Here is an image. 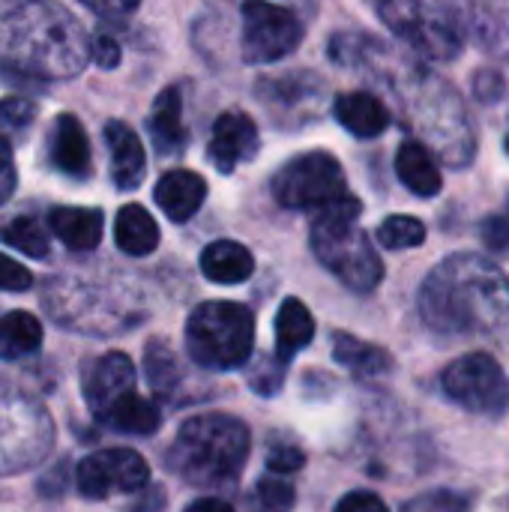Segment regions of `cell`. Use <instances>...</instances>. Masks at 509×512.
Masks as SVG:
<instances>
[{"label":"cell","mask_w":509,"mask_h":512,"mask_svg":"<svg viewBox=\"0 0 509 512\" xmlns=\"http://www.w3.org/2000/svg\"><path fill=\"white\" fill-rule=\"evenodd\" d=\"M420 315L441 336L492 333L509 321V279L480 255H450L426 276Z\"/></svg>","instance_id":"6da1fadb"},{"label":"cell","mask_w":509,"mask_h":512,"mask_svg":"<svg viewBox=\"0 0 509 512\" xmlns=\"http://www.w3.org/2000/svg\"><path fill=\"white\" fill-rule=\"evenodd\" d=\"M90 57L81 24L54 0H0V69L72 78Z\"/></svg>","instance_id":"7a4b0ae2"},{"label":"cell","mask_w":509,"mask_h":512,"mask_svg":"<svg viewBox=\"0 0 509 512\" xmlns=\"http://www.w3.org/2000/svg\"><path fill=\"white\" fill-rule=\"evenodd\" d=\"M249 429L231 414H201L183 423L168 465L192 486H222L249 456Z\"/></svg>","instance_id":"3957f363"},{"label":"cell","mask_w":509,"mask_h":512,"mask_svg":"<svg viewBox=\"0 0 509 512\" xmlns=\"http://www.w3.org/2000/svg\"><path fill=\"white\" fill-rule=\"evenodd\" d=\"M357 216L360 201L351 195H342L321 207L312 225V252L351 291L369 294L381 285L384 264L366 231L357 228Z\"/></svg>","instance_id":"277c9868"},{"label":"cell","mask_w":509,"mask_h":512,"mask_svg":"<svg viewBox=\"0 0 509 512\" xmlns=\"http://www.w3.org/2000/svg\"><path fill=\"white\" fill-rule=\"evenodd\" d=\"M255 345V318L246 306L213 300L201 303L186 324L189 357L204 369H237Z\"/></svg>","instance_id":"5b68a950"},{"label":"cell","mask_w":509,"mask_h":512,"mask_svg":"<svg viewBox=\"0 0 509 512\" xmlns=\"http://www.w3.org/2000/svg\"><path fill=\"white\" fill-rule=\"evenodd\" d=\"M273 195L282 207L294 210H321L330 201L348 195L345 171L336 156L312 150L285 162L273 177Z\"/></svg>","instance_id":"8992f818"},{"label":"cell","mask_w":509,"mask_h":512,"mask_svg":"<svg viewBox=\"0 0 509 512\" xmlns=\"http://www.w3.org/2000/svg\"><path fill=\"white\" fill-rule=\"evenodd\" d=\"M444 393L465 411L498 417L509 408V378L489 354H465L441 375Z\"/></svg>","instance_id":"52a82bcc"},{"label":"cell","mask_w":509,"mask_h":512,"mask_svg":"<svg viewBox=\"0 0 509 512\" xmlns=\"http://www.w3.org/2000/svg\"><path fill=\"white\" fill-rule=\"evenodd\" d=\"M303 39V24L285 6L270 0L243 3V60L276 63L291 54Z\"/></svg>","instance_id":"ba28073f"},{"label":"cell","mask_w":509,"mask_h":512,"mask_svg":"<svg viewBox=\"0 0 509 512\" xmlns=\"http://www.w3.org/2000/svg\"><path fill=\"white\" fill-rule=\"evenodd\" d=\"M147 480H150L147 462L141 459V453L126 450V447L90 453L87 459L78 462V471H75L78 492L90 501H102L120 492L135 495L147 486Z\"/></svg>","instance_id":"9c48e42d"},{"label":"cell","mask_w":509,"mask_h":512,"mask_svg":"<svg viewBox=\"0 0 509 512\" xmlns=\"http://www.w3.org/2000/svg\"><path fill=\"white\" fill-rule=\"evenodd\" d=\"M378 15L396 36L414 42L432 57H450L459 51L456 27L444 15L426 9L420 0H381Z\"/></svg>","instance_id":"30bf717a"},{"label":"cell","mask_w":509,"mask_h":512,"mask_svg":"<svg viewBox=\"0 0 509 512\" xmlns=\"http://www.w3.org/2000/svg\"><path fill=\"white\" fill-rule=\"evenodd\" d=\"M135 387V366L126 354L111 351L102 357H93L84 363L81 372V393L87 408L102 417L114 402H120L126 393H132Z\"/></svg>","instance_id":"8fae6325"},{"label":"cell","mask_w":509,"mask_h":512,"mask_svg":"<svg viewBox=\"0 0 509 512\" xmlns=\"http://www.w3.org/2000/svg\"><path fill=\"white\" fill-rule=\"evenodd\" d=\"M258 147H261V135L255 120L243 111H225L213 123L207 153L222 174H231L240 162H249L258 153Z\"/></svg>","instance_id":"7c38bea8"},{"label":"cell","mask_w":509,"mask_h":512,"mask_svg":"<svg viewBox=\"0 0 509 512\" xmlns=\"http://www.w3.org/2000/svg\"><path fill=\"white\" fill-rule=\"evenodd\" d=\"M105 144H108V156H111L114 186L123 189V192H132L144 180V147H141V138L123 120H111L105 126Z\"/></svg>","instance_id":"4fadbf2b"},{"label":"cell","mask_w":509,"mask_h":512,"mask_svg":"<svg viewBox=\"0 0 509 512\" xmlns=\"http://www.w3.org/2000/svg\"><path fill=\"white\" fill-rule=\"evenodd\" d=\"M51 162L66 177L90 174V138L75 114H60L51 132Z\"/></svg>","instance_id":"5bb4252c"},{"label":"cell","mask_w":509,"mask_h":512,"mask_svg":"<svg viewBox=\"0 0 509 512\" xmlns=\"http://www.w3.org/2000/svg\"><path fill=\"white\" fill-rule=\"evenodd\" d=\"M207 198V183L195 171H168L156 183V204L171 222L192 219Z\"/></svg>","instance_id":"9a60e30c"},{"label":"cell","mask_w":509,"mask_h":512,"mask_svg":"<svg viewBox=\"0 0 509 512\" xmlns=\"http://www.w3.org/2000/svg\"><path fill=\"white\" fill-rule=\"evenodd\" d=\"M333 111H336V120L357 138H375L390 126L387 105L372 93H342Z\"/></svg>","instance_id":"2e32d148"},{"label":"cell","mask_w":509,"mask_h":512,"mask_svg":"<svg viewBox=\"0 0 509 512\" xmlns=\"http://www.w3.org/2000/svg\"><path fill=\"white\" fill-rule=\"evenodd\" d=\"M48 225L54 237L75 252L96 249L102 240V213L93 207H54L48 213Z\"/></svg>","instance_id":"e0dca14e"},{"label":"cell","mask_w":509,"mask_h":512,"mask_svg":"<svg viewBox=\"0 0 509 512\" xmlns=\"http://www.w3.org/2000/svg\"><path fill=\"white\" fill-rule=\"evenodd\" d=\"M150 138L159 156L183 150L186 129H183V99L177 87H168L156 96L153 111H150Z\"/></svg>","instance_id":"ac0fdd59"},{"label":"cell","mask_w":509,"mask_h":512,"mask_svg":"<svg viewBox=\"0 0 509 512\" xmlns=\"http://www.w3.org/2000/svg\"><path fill=\"white\" fill-rule=\"evenodd\" d=\"M201 270L210 282L240 285L252 276L255 258L246 246H240L234 240H216L201 252Z\"/></svg>","instance_id":"d6986e66"},{"label":"cell","mask_w":509,"mask_h":512,"mask_svg":"<svg viewBox=\"0 0 509 512\" xmlns=\"http://www.w3.org/2000/svg\"><path fill=\"white\" fill-rule=\"evenodd\" d=\"M396 174L399 180L420 198H435L441 192V171L432 153L420 141H405L396 153Z\"/></svg>","instance_id":"ffe728a7"},{"label":"cell","mask_w":509,"mask_h":512,"mask_svg":"<svg viewBox=\"0 0 509 512\" xmlns=\"http://www.w3.org/2000/svg\"><path fill=\"white\" fill-rule=\"evenodd\" d=\"M315 336V318L312 312L306 309L303 300L297 297H288L282 306H279V315H276V354L279 360H291L297 351H303Z\"/></svg>","instance_id":"44dd1931"},{"label":"cell","mask_w":509,"mask_h":512,"mask_svg":"<svg viewBox=\"0 0 509 512\" xmlns=\"http://www.w3.org/2000/svg\"><path fill=\"white\" fill-rule=\"evenodd\" d=\"M114 237H117V246L126 255L141 258V255H150L159 246V225L141 204H126L117 213Z\"/></svg>","instance_id":"7402d4cb"},{"label":"cell","mask_w":509,"mask_h":512,"mask_svg":"<svg viewBox=\"0 0 509 512\" xmlns=\"http://www.w3.org/2000/svg\"><path fill=\"white\" fill-rule=\"evenodd\" d=\"M333 357L345 369H351L357 375H366V378L387 375L393 369V357L384 348H378L372 342H363L357 336H348V333H336V339H333Z\"/></svg>","instance_id":"603a6c76"},{"label":"cell","mask_w":509,"mask_h":512,"mask_svg":"<svg viewBox=\"0 0 509 512\" xmlns=\"http://www.w3.org/2000/svg\"><path fill=\"white\" fill-rule=\"evenodd\" d=\"M99 420H105L114 432H123V435H153L162 423L159 408L150 399H141L135 393H126Z\"/></svg>","instance_id":"cb8c5ba5"},{"label":"cell","mask_w":509,"mask_h":512,"mask_svg":"<svg viewBox=\"0 0 509 512\" xmlns=\"http://www.w3.org/2000/svg\"><path fill=\"white\" fill-rule=\"evenodd\" d=\"M42 345V324L30 312H9L0 318V357L21 360Z\"/></svg>","instance_id":"d4e9b609"},{"label":"cell","mask_w":509,"mask_h":512,"mask_svg":"<svg viewBox=\"0 0 509 512\" xmlns=\"http://www.w3.org/2000/svg\"><path fill=\"white\" fill-rule=\"evenodd\" d=\"M0 240L18 252H24L27 258H45L48 255V237H45L42 225L30 216H15V219L3 222Z\"/></svg>","instance_id":"484cf974"},{"label":"cell","mask_w":509,"mask_h":512,"mask_svg":"<svg viewBox=\"0 0 509 512\" xmlns=\"http://www.w3.org/2000/svg\"><path fill=\"white\" fill-rule=\"evenodd\" d=\"M144 372L147 381L156 393H171L180 381V366L177 357L171 354V348L162 339H153L144 351Z\"/></svg>","instance_id":"4316f807"},{"label":"cell","mask_w":509,"mask_h":512,"mask_svg":"<svg viewBox=\"0 0 509 512\" xmlns=\"http://www.w3.org/2000/svg\"><path fill=\"white\" fill-rule=\"evenodd\" d=\"M36 114H39V108L30 99H21V96L0 99V141L3 144L18 141L33 126Z\"/></svg>","instance_id":"83f0119b"},{"label":"cell","mask_w":509,"mask_h":512,"mask_svg":"<svg viewBox=\"0 0 509 512\" xmlns=\"http://www.w3.org/2000/svg\"><path fill=\"white\" fill-rule=\"evenodd\" d=\"M426 240V225L414 216H390L378 228V243L387 249H411Z\"/></svg>","instance_id":"f1b7e54d"},{"label":"cell","mask_w":509,"mask_h":512,"mask_svg":"<svg viewBox=\"0 0 509 512\" xmlns=\"http://www.w3.org/2000/svg\"><path fill=\"white\" fill-rule=\"evenodd\" d=\"M294 501L297 498H294L291 483L264 477V480H258V486L252 492V512H291Z\"/></svg>","instance_id":"f546056e"},{"label":"cell","mask_w":509,"mask_h":512,"mask_svg":"<svg viewBox=\"0 0 509 512\" xmlns=\"http://www.w3.org/2000/svg\"><path fill=\"white\" fill-rule=\"evenodd\" d=\"M471 510V498L462 492H450V489H435L426 492L414 501H408L402 512H468Z\"/></svg>","instance_id":"4dcf8cb0"},{"label":"cell","mask_w":509,"mask_h":512,"mask_svg":"<svg viewBox=\"0 0 509 512\" xmlns=\"http://www.w3.org/2000/svg\"><path fill=\"white\" fill-rule=\"evenodd\" d=\"M483 243L492 252H507L509 249V201L507 207L483 222Z\"/></svg>","instance_id":"1f68e13d"},{"label":"cell","mask_w":509,"mask_h":512,"mask_svg":"<svg viewBox=\"0 0 509 512\" xmlns=\"http://www.w3.org/2000/svg\"><path fill=\"white\" fill-rule=\"evenodd\" d=\"M30 285H33L30 270L0 252V291H15L18 294V291H27Z\"/></svg>","instance_id":"d6a6232c"},{"label":"cell","mask_w":509,"mask_h":512,"mask_svg":"<svg viewBox=\"0 0 509 512\" xmlns=\"http://www.w3.org/2000/svg\"><path fill=\"white\" fill-rule=\"evenodd\" d=\"M267 465H270V471H276V474H294V471H300V468L306 465V456H303V450H297L294 444H276V447L270 450V456H267Z\"/></svg>","instance_id":"836d02e7"},{"label":"cell","mask_w":509,"mask_h":512,"mask_svg":"<svg viewBox=\"0 0 509 512\" xmlns=\"http://www.w3.org/2000/svg\"><path fill=\"white\" fill-rule=\"evenodd\" d=\"M336 512H390L387 504L372 495V492H348L339 504H336Z\"/></svg>","instance_id":"e575fe53"},{"label":"cell","mask_w":509,"mask_h":512,"mask_svg":"<svg viewBox=\"0 0 509 512\" xmlns=\"http://www.w3.org/2000/svg\"><path fill=\"white\" fill-rule=\"evenodd\" d=\"M90 57H93V63H99L102 69H114V66L120 63V45H117L111 36L99 33V36L90 42Z\"/></svg>","instance_id":"d590c367"},{"label":"cell","mask_w":509,"mask_h":512,"mask_svg":"<svg viewBox=\"0 0 509 512\" xmlns=\"http://www.w3.org/2000/svg\"><path fill=\"white\" fill-rule=\"evenodd\" d=\"M87 9H93L96 15H105V18H123L129 12L138 9L141 0H81Z\"/></svg>","instance_id":"8d00e7d4"},{"label":"cell","mask_w":509,"mask_h":512,"mask_svg":"<svg viewBox=\"0 0 509 512\" xmlns=\"http://www.w3.org/2000/svg\"><path fill=\"white\" fill-rule=\"evenodd\" d=\"M12 189H15V162H12L9 144L0 141V204L9 201Z\"/></svg>","instance_id":"74e56055"},{"label":"cell","mask_w":509,"mask_h":512,"mask_svg":"<svg viewBox=\"0 0 509 512\" xmlns=\"http://www.w3.org/2000/svg\"><path fill=\"white\" fill-rule=\"evenodd\" d=\"M186 512H237L228 501L222 498H198L195 504H189Z\"/></svg>","instance_id":"f35d334b"},{"label":"cell","mask_w":509,"mask_h":512,"mask_svg":"<svg viewBox=\"0 0 509 512\" xmlns=\"http://www.w3.org/2000/svg\"><path fill=\"white\" fill-rule=\"evenodd\" d=\"M507 153H509V135H507Z\"/></svg>","instance_id":"ab89813d"}]
</instances>
